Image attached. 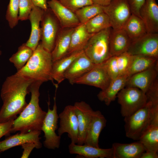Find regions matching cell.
Wrapping results in <instances>:
<instances>
[{
  "label": "cell",
  "mask_w": 158,
  "mask_h": 158,
  "mask_svg": "<svg viewBox=\"0 0 158 158\" xmlns=\"http://www.w3.org/2000/svg\"><path fill=\"white\" fill-rule=\"evenodd\" d=\"M84 52L81 50L68 54L65 56L53 62L51 76L59 84L65 79L64 74L73 61Z\"/></svg>",
  "instance_id": "484cf974"
},
{
  "label": "cell",
  "mask_w": 158,
  "mask_h": 158,
  "mask_svg": "<svg viewBox=\"0 0 158 158\" xmlns=\"http://www.w3.org/2000/svg\"><path fill=\"white\" fill-rule=\"evenodd\" d=\"M111 148L113 158H140L145 151L139 141L130 143L115 142L112 144Z\"/></svg>",
  "instance_id": "7402d4cb"
},
{
  "label": "cell",
  "mask_w": 158,
  "mask_h": 158,
  "mask_svg": "<svg viewBox=\"0 0 158 158\" xmlns=\"http://www.w3.org/2000/svg\"><path fill=\"white\" fill-rule=\"evenodd\" d=\"M19 10V0H10L5 17L11 28H13L18 24Z\"/></svg>",
  "instance_id": "836d02e7"
},
{
  "label": "cell",
  "mask_w": 158,
  "mask_h": 158,
  "mask_svg": "<svg viewBox=\"0 0 158 158\" xmlns=\"http://www.w3.org/2000/svg\"><path fill=\"white\" fill-rule=\"evenodd\" d=\"M111 27L94 34L84 49L85 54L95 64L104 62L110 57L109 40Z\"/></svg>",
  "instance_id": "5b68a950"
},
{
  "label": "cell",
  "mask_w": 158,
  "mask_h": 158,
  "mask_svg": "<svg viewBox=\"0 0 158 158\" xmlns=\"http://www.w3.org/2000/svg\"><path fill=\"white\" fill-rule=\"evenodd\" d=\"M49 0H32L34 5L40 7L44 10L48 8V1Z\"/></svg>",
  "instance_id": "b9f144b4"
},
{
  "label": "cell",
  "mask_w": 158,
  "mask_h": 158,
  "mask_svg": "<svg viewBox=\"0 0 158 158\" xmlns=\"http://www.w3.org/2000/svg\"><path fill=\"white\" fill-rule=\"evenodd\" d=\"M33 52L34 51L25 43H23L18 48L17 51L10 57L9 61L13 64L18 71L24 66Z\"/></svg>",
  "instance_id": "1f68e13d"
},
{
  "label": "cell",
  "mask_w": 158,
  "mask_h": 158,
  "mask_svg": "<svg viewBox=\"0 0 158 158\" xmlns=\"http://www.w3.org/2000/svg\"><path fill=\"white\" fill-rule=\"evenodd\" d=\"M74 106L78 124V136L77 144H84L87 130L94 111L84 101L75 102Z\"/></svg>",
  "instance_id": "5bb4252c"
},
{
  "label": "cell",
  "mask_w": 158,
  "mask_h": 158,
  "mask_svg": "<svg viewBox=\"0 0 158 158\" xmlns=\"http://www.w3.org/2000/svg\"><path fill=\"white\" fill-rule=\"evenodd\" d=\"M70 154H76L85 158H113L111 147L102 149L83 144L80 145L71 143L68 145Z\"/></svg>",
  "instance_id": "ffe728a7"
},
{
  "label": "cell",
  "mask_w": 158,
  "mask_h": 158,
  "mask_svg": "<svg viewBox=\"0 0 158 158\" xmlns=\"http://www.w3.org/2000/svg\"><path fill=\"white\" fill-rule=\"evenodd\" d=\"M123 29L132 42L147 33L142 19L133 14H132Z\"/></svg>",
  "instance_id": "83f0119b"
},
{
  "label": "cell",
  "mask_w": 158,
  "mask_h": 158,
  "mask_svg": "<svg viewBox=\"0 0 158 158\" xmlns=\"http://www.w3.org/2000/svg\"><path fill=\"white\" fill-rule=\"evenodd\" d=\"M103 12L102 7L93 4L83 7L74 13L81 23H85L97 14Z\"/></svg>",
  "instance_id": "d6a6232c"
},
{
  "label": "cell",
  "mask_w": 158,
  "mask_h": 158,
  "mask_svg": "<svg viewBox=\"0 0 158 158\" xmlns=\"http://www.w3.org/2000/svg\"><path fill=\"white\" fill-rule=\"evenodd\" d=\"M41 25V42L47 51L51 52L61 28L57 18L49 8L44 10Z\"/></svg>",
  "instance_id": "ba28073f"
},
{
  "label": "cell",
  "mask_w": 158,
  "mask_h": 158,
  "mask_svg": "<svg viewBox=\"0 0 158 158\" xmlns=\"http://www.w3.org/2000/svg\"><path fill=\"white\" fill-rule=\"evenodd\" d=\"M44 10L36 6L32 9L29 17L31 25L29 37L25 43L34 51L38 45L41 39V28L40 26Z\"/></svg>",
  "instance_id": "44dd1931"
},
{
  "label": "cell",
  "mask_w": 158,
  "mask_h": 158,
  "mask_svg": "<svg viewBox=\"0 0 158 158\" xmlns=\"http://www.w3.org/2000/svg\"><path fill=\"white\" fill-rule=\"evenodd\" d=\"M128 78L126 75L119 76L112 80L105 89L101 90L97 95L98 99L107 106L115 100L118 92L125 87Z\"/></svg>",
  "instance_id": "d4e9b609"
},
{
  "label": "cell",
  "mask_w": 158,
  "mask_h": 158,
  "mask_svg": "<svg viewBox=\"0 0 158 158\" xmlns=\"http://www.w3.org/2000/svg\"><path fill=\"white\" fill-rule=\"evenodd\" d=\"M145 151L158 152V123L151 124L139 138Z\"/></svg>",
  "instance_id": "f546056e"
},
{
  "label": "cell",
  "mask_w": 158,
  "mask_h": 158,
  "mask_svg": "<svg viewBox=\"0 0 158 158\" xmlns=\"http://www.w3.org/2000/svg\"><path fill=\"white\" fill-rule=\"evenodd\" d=\"M116 98L121 105V113L124 117L129 116L143 107L148 101L146 95L136 87H125Z\"/></svg>",
  "instance_id": "8992f818"
},
{
  "label": "cell",
  "mask_w": 158,
  "mask_h": 158,
  "mask_svg": "<svg viewBox=\"0 0 158 158\" xmlns=\"http://www.w3.org/2000/svg\"><path fill=\"white\" fill-rule=\"evenodd\" d=\"M94 34L87 31L85 23H81L74 28L72 33L68 54L84 50L88 40Z\"/></svg>",
  "instance_id": "4316f807"
},
{
  "label": "cell",
  "mask_w": 158,
  "mask_h": 158,
  "mask_svg": "<svg viewBox=\"0 0 158 158\" xmlns=\"http://www.w3.org/2000/svg\"><path fill=\"white\" fill-rule=\"evenodd\" d=\"M53 63L51 53L45 49L40 42L25 65L16 73L34 81H51L58 87L51 76Z\"/></svg>",
  "instance_id": "3957f363"
},
{
  "label": "cell",
  "mask_w": 158,
  "mask_h": 158,
  "mask_svg": "<svg viewBox=\"0 0 158 158\" xmlns=\"http://www.w3.org/2000/svg\"><path fill=\"white\" fill-rule=\"evenodd\" d=\"M126 136L134 140L139 138L150 125L152 119V103L148 101L142 108L124 117Z\"/></svg>",
  "instance_id": "277c9868"
},
{
  "label": "cell",
  "mask_w": 158,
  "mask_h": 158,
  "mask_svg": "<svg viewBox=\"0 0 158 158\" xmlns=\"http://www.w3.org/2000/svg\"><path fill=\"white\" fill-rule=\"evenodd\" d=\"M102 7L114 30L123 29L132 14L127 0H112L108 5Z\"/></svg>",
  "instance_id": "9c48e42d"
},
{
  "label": "cell",
  "mask_w": 158,
  "mask_h": 158,
  "mask_svg": "<svg viewBox=\"0 0 158 158\" xmlns=\"http://www.w3.org/2000/svg\"><path fill=\"white\" fill-rule=\"evenodd\" d=\"M14 120H12L6 122L0 123V138L4 135H8L11 132Z\"/></svg>",
  "instance_id": "60d3db41"
},
{
  "label": "cell",
  "mask_w": 158,
  "mask_h": 158,
  "mask_svg": "<svg viewBox=\"0 0 158 158\" xmlns=\"http://www.w3.org/2000/svg\"><path fill=\"white\" fill-rule=\"evenodd\" d=\"M1 152L0 151V153H1Z\"/></svg>",
  "instance_id": "bcb514c9"
},
{
  "label": "cell",
  "mask_w": 158,
  "mask_h": 158,
  "mask_svg": "<svg viewBox=\"0 0 158 158\" xmlns=\"http://www.w3.org/2000/svg\"><path fill=\"white\" fill-rule=\"evenodd\" d=\"M127 52L131 55H144L158 59V33H147L132 42Z\"/></svg>",
  "instance_id": "7c38bea8"
},
{
  "label": "cell",
  "mask_w": 158,
  "mask_h": 158,
  "mask_svg": "<svg viewBox=\"0 0 158 158\" xmlns=\"http://www.w3.org/2000/svg\"><path fill=\"white\" fill-rule=\"evenodd\" d=\"M22 148L23 149L21 158H28L33 149L35 148L38 149L37 145L33 142H28L25 143L21 145Z\"/></svg>",
  "instance_id": "ab89813d"
},
{
  "label": "cell",
  "mask_w": 158,
  "mask_h": 158,
  "mask_svg": "<svg viewBox=\"0 0 158 158\" xmlns=\"http://www.w3.org/2000/svg\"><path fill=\"white\" fill-rule=\"evenodd\" d=\"M43 83L35 81L30 85V102L19 115L13 120L11 132L19 131L20 133H25L31 131L41 130L47 113L42 109L39 104V89Z\"/></svg>",
  "instance_id": "7a4b0ae2"
},
{
  "label": "cell",
  "mask_w": 158,
  "mask_h": 158,
  "mask_svg": "<svg viewBox=\"0 0 158 158\" xmlns=\"http://www.w3.org/2000/svg\"><path fill=\"white\" fill-rule=\"evenodd\" d=\"M132 56L131 62L127 74L128 78L153 66L158 63V59L153 57L141 55Z\"/></svg>",
  "instance_id": "f1b7e54d"
},
{
  "label": "cell",
  "mask_w": 158,
  "mask_h": 158,
  "mask_svg": "<svg viewBox=\"0 0 158 158\" xmlns=\"http://www.w3.org/2000/svg\"><path fill=\"white\" fill-rule=\"evenodd\" d=\"M106 123V118L100 111H94L87 130L84 144L99 147V137Z\"/></svg>",
  "instance_id": "d6986e66"
},
{
  "label": "cell",
  "mask_w": 158,
  "mask_h": 158,
  "mask_svg": "<svg viewBox=\"0 0 158 158\" xmlns=\"http://www.w3.org/2000/svg\"><path fill=\"white\" fill-rule=\"evenodd\" d=\"M132 14L140 17L139 11L145 0H127Z\"/></svg>",
  "instance_id": "f35d334b"
},
{
  "label": "cell",
  "mask_w": 158,
  "mask_h": 158,
  "mask_svg": "<svg viewBox=\"0 0 158 158\" xmlns=\"http://www.w3.org/2000/svg\"><path fill=\"white\" fill-rule=\"evenodd\" d=\"M93 4H97L102 6L108 5L112 0H91Z\"/></svg>",
  "instance_id": "ee69618b"
},
{
  "label": "cell",
  "mask_w": 158,
  "mask_h": 158,
  "mask_svg": "<svg viewBox=\"0 0 158 158\" xmlns=\"http://www.w3.org/2000/svg\"><path fill=\"white\" fill-rule=\"evenodd\" d=\"M73 29L74 28H61L60 29L56 38L54 47L51 52L53 62L68 54L71 35Z\"/></svg>",
  "instance_id": "cb8c5ba5"
},
{
  "label": "cell",
  "mask_w": 158,
  "mask_h": 158,
  "mask_svg": "<svg viewBox=\"0 0 158 158\" xmlns=\"http://www.w3.org/2000/svg\"><path fill=\"white\" fill-rule=\"evenodd\" d=\"M34 80L16 73L6 78L1 87L3 104L0 110V123L15 119L28 104L25 98Z\"/></svg>",
  "instance_id": "6da1fadb"
},
{
  "label": "cell",
  "mask_w": 158,
  "mask_h": 158,
  "mask_svg": "<svg viewBox=\"0 0 158 158\" xmlns=\"http://www.w3.org/2000/svg\"><path fill=\"white\" fill-rule=\"evenodd\" d=\"M158 152L145 151L142 154L140 158H158Z\"/></svg>",
  "instance_id": "7bdbcfd3"
},
{
  "label": "cell",
  "mask_w": 158,
  "mask_h": 158,
  "mask_svg": "<svg viewBox=\"0 0 158 158\" xmlns=\"http://www.w3.org/2000/svg\"><path fill=\"white\" fill-rule=\"evenodd\" d=\"M116 56L119 76H127V74L131 62L132 56L126 52Z\"/></svg>",
  "instance_id": "e575fe53"
},
{
  "label": "cell",
  "mask_w": 158,
  "mask_h": 158,
  "mask_svg": "<svg viewBox=\"0 0 158 158\" xmlns=\"http://www.w3.org/2000/svg\"><path fill=\"white\" fill-rule=\"evenodd\" d=\"M47 4L58 20L61 28H74L80 23L74 12L62 4L59 0H49Z\"/></svg>",
  "instance_id": "9a60e30c"
},
{
  "label": "cell",
  "mask_w": 158,
  "mask_h": 158,
  "mask_svg": "<svg viewBox=\"0 0 158 158\" xmlns=\"http://www.w3.org/2000/svg\"><path fill=\"white\" fill-rule=\"evenodd\" d=\"M59 127L58 130V135L61 136L68 133L71 143L77 144L78 136V124L73 105H68L59 115Z\"/></svg>",
  "instance_id": "30bf717a"
},
{
  "label": "cell",
  "mask_w": 158,
  "mask_h": 158,
  "mask_svg": "<svg viewBox=\"0 0 158 158\" xmlns=\"http://www.w3.org/2000/svg\"><path fill=\"white\" fill-rule=\"evenodd\" d=\"M41 130L31 131L27 133H18L8 137L4 140L0 141V151H5L15 146L21 145L28 142H33L35 143L38 149L41 148L42 144L40 141L39 136Z\"/></svg>",
  "instance_id": "e0dca14e"
},
{
  "label": "cell",
  "mask_w": 158,
  "mask_h": 158,
  "mask_svg": "<svg viewBox=\"0 0 158 158\" xmlns=\"http://www.w3.org/2000/svg\"><path fill=\"white\" fill-rule=\"evenodd\" d=\"M1 51L0 49V56L1 55Z\"/></svg>",
  "instance_id": "f6af8a7d"
},
{
  "label": "cell",
  "mask_w": 158,
  "mask_h": 158,
  "mask_svg": "<svg viewBox=\"0 0 158 158\" xmlns=\"http://www.w3.org/2000/svg\"><path fill=\"white\" fill-rule=\"evenodd\" d=\"M95 65L84 51L73 61L67 69L64 74L65 79L73 85L76 79L91 69Z\"/></svg>",
  "instance_id": "2e32d148"
},
{
  "label": "cell",
  "mask_w": 158,
  "mask_h": 158,
  "mask_svg": "<svg viewBox=\"0 0 158 158\" xmlns=\"http://www.w3.org/2000/svg\"><path fill=\"white\" fill-rule=\"evenodd\" d=\"M131 42L124 29H112L109 40L110 56L127 52Z\"/></svg>",
  "instance_id": "603a6c76"
},
{
  "label": "cell",
  "mask_w": 158,
  "mask_h": 158,
  "mask_svg": "<svg viewBox=\"0 0 158 158\" xmlns=\"http://www.w3.org/2000/svg\"><path fill=\"white\" fill-rule=\"evenodd\" d=\"M147 33H158V5L156 0H145L139 11Z\"/></svg>",
  "instance_id": "ac0fdd59"
},
{
  "label": "cell",
  "mask_w": 158,
  "mask_h": 158,
  "mask_svg": "<svg viewBox=\"0 0 158 158\" xmlns=\"http://www.w3.org/2000/svg\"><path fill=\"white\" fill-rule=\"evenodd\" d=\"M35 6L32 0H19V20L24 21L28 19Z\"/></svg>",
  "instance_id": "d590c367"
},
{
  "label": "cell",
  "mask_w": 158,
  "mask_h": 158,
  "mask_svg": "<svg viewBox=\"0 0 158 158\" xmlns=\"http://www.w3.org/2000/svg\"><path fill=\"white\" fill-rule=\"evenodd\" d=\"M158 63H157L153 66L129 77L125 87L137 88L145 94L158 78Z\"/></svg>",
  "instance_id": "4fadbf2b"
},
{
  "label": "cell",
  "mask_w": 158,
  "mask_h": 158,
  "mask_svg": "<svg viewBox=\"0 0 158 158\" xmlns=\"http://www.w3.org/2000/svg\"><path fill=\"white\" fill-rule=\"evenodd\" d=\"M111 80L104 62L96 64L91 69L76 79L74 84L92 86L103 90L109 86Z\"/></svg>",
  "instance_id": "8fae6325"
},
{
  "label": "cell",
  "mask_w": 158,
  "mask_h": 158,
  "mask_svg": "<svg viewBox=\"0 0 158 158\" xmlns=\"http://www.w3.org/2000/svg\"><path fill=\"white\" fill-rule=\"evenodd\" d=\"M64 6L74 12L85 6L93 4L91 0H59Z\"/></svg>",
  "instance_id": "8d00e7d4"
},
{
  "label": "cell",
  "mask_w": 158,
  "mask_h": 158,
  "mask_svg": "<svg viewBox=\"0 0 158 158\" xmlns=\"http://www.w3.org/2000/svg\"><path fill=\"white\" fill-rule=\"evenodd\" d=\"M85 25L87 32L92 34L111 27L109 18L104 12L97 14L90 19L85 23Z\"/></svg>",
  "instance_id": "4dcf8cb0"
},
{
  "label": "cell",
  "mask_w": 158,
  "mask_h": 158,
  "mask_svg": "<svg viewBox=\"0 0 158 158\" xmlns=\"http://www.w3.org/2000/svg\"><path fill=\"white\" fill-rule=\"evenodd\" d=\"M54 103L52 109L49 107L50 102H47L48 109L43 120L41 130L44 133V146L49 149L54 150L59 147L61 136L57 135L56 130L57 129L59 118L57 113L56 96L54 97Z\"/></svg>",
  "instance_id": "52a82bcc"
},
{
  "label": "cell",
  "mask_w": 158,
  "mask_h": 158,
  "mask_svg": "<svg viewBox=\"0 0 158 158\" xmlns=\"http://www.w3.org/2000/svg\"><path fill=\"white\" fill-rule=\"evenodd\" d=\"M104 63L107 72L111 80L119 76L116 56H110Z\"/></svg>",
  "instance_id": "74e56055"
}]
</instances>
